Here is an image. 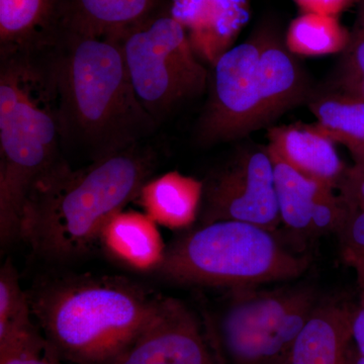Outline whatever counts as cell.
<instances>
[{
	"mask_svg": "<svg viewBox=\"0 0 364 364\" xmlns=\"http://www.w3.org/2000/svg\"><path fill=\"white\" fill-rule=\"evenodd\" d=\"M61 360L36 327L0 339V364H61Z\"/></svg>",
	"mask_w": 364,
	"mask_h": 364,
	"instance_id": "cell-23",
	"label": "cell"
},
{
	"mask_svg": "<svg viewBox=\"0 0 364 364\" xmlns=\"http://www.w3.org/2000/svg\"><path fill=\"white\" fill-rule=\"evenodd\" d=\"M352 364H364V358L359 355L355 348L353 349V354H352Z\"/></svg>",
	"mask_w": 364,
	"mask_h": 364,
	"instance_id": "cell-28",
	"label": "cell"
},
{
	"mask_svg": "<svg viewBox=\"0 0 364 364\" xmlns=\"http://www.w3.org/2000/svg\"><path fill=\"white\" fill-rule=\"evenodd\" d=\"M350 40V31L336 16L301 14L291 21L284 36L287 50L296 57L341 54Z\"/></svg>",
	"mask_w": 364,
	"mask_h": 364,
	"instance_id": "cell-20",
	"label": "cell"
},
{
	"mask_svg": "<svg viewBox=\"0 0 364 364\" xmlns=\"http://www.w3.org/2000/svg\"><path fill=\"white\" fill-rule=\"evenodd\" d=\"M47 53L63 143L97 160L138 145L157 128L136 97L116 41L66 32Z\"/></svg>",
	"mask_w": 364,
	"mask_h": 364,
	"instance_id": "cell-1",
	"label": "cell"
},
{
	"mask_svg": "<svg viewBox=\"0 0 364 364\" xmlns=\"http://www.w3.org/2000/svg\"><path fill=\"white\" fill-rule=\"evenodd\" d=\"M218 321V339L232 364H286L320 299L312 287L233 289Z\"/></svg>",
	"mask_w": 364,
	"mask_h": 364,
	"instance_id": "cell-8",
	"label": "cell"
},
{
	"mask_svg": "<svg viewBox=\"0 0 364 364\" xmlns=\"http://www.w3.org/2000/svg\"><path fill=\"white\" fill-rule=\"evenodd\" d=\"M343 259L354 270L358 287V301L352 306L351 337L354 348L364 358V258L351 253H342Z\"/></svg>",
	"mask_w": 364,
	"mask_h": 364,
	"instance_id": "cell-24",
	"label": "cell"
},
{
	"mask_svg": "<svg viewBox=\"0 0 364 364\" xmlns=\"http://www.w3.org/2000/svg\"><path fill=\"white\" fill-rule=\"evenodd\" d=\"M98 244L111 259L141 273H157L167 248L158 225L149 215L124 210L105 225Z\"/></svg>",
	"mask_w": 364,
	"mask_h": 364,
	"instance_id": "cell-15",
	"label": "cell"
},
{
	"mask_svg": "<svg viewBox=\"0 0 364 364\" xmlns=\"http://www.w3.org/2000/svg\"><path fill=\"white\" fill-rule=\"evenodd\" d=\"M65 0H0L2 57L43 54L65 32Z\"/></svg>",
	"mask_w": 364,
	"mask_h": 364,
	"instance_id": "cell-12",
	"label": "cell"
},
{
	"mask_svg": "<svg viewBox=\"0 0 364 364\" xmlns=\"http://www.w3.org/2000/svg\"><path fill=\"white\" fill-rule=\"evenodd\" d=\"M203 193V181L170 171L146 181L136 200L158 226L178 231L200 219Z\"/></svg>",
	"mask_w": 364,
	"mask_h": 364,
	"instance_id": "cell-16",
	"label": "cell"
},
{
	"mask_svg": "<svg viewBox=\"0 0 364 364\" xmlns=\"http://www.w3.org/2000/svg\"><path fill=\"white\" fill-rule=\"evenodd\" d=\"M111 364H215L196 316L182 301L160 298L143 331Z\"/></svg>",
	"mask_w": 364,
	"mask_h": 364,
	"instance_id": "cell-10",
	"label": "cell"
},
{
	"mask_svg": "<svg viewBox=\"0 0 364 364\" xmlns=\"http://www.w3.org/2000/svg\"><path fill=\"white\" fill-rule=\"evenodd\" d=\"M336 191L348 212L364 210V155L347 166Z\"/></svg>",
	"mask_w": 364,
	"mask_h": 364,
	"instance_id": "cell-25",
	"label": "cell"
},
{
	"mask_svg": "<svg viewBox=\"0 0 364 364\" xmlns=\"http://www.w3.org/2000/svg\"><path fill=\"white\" fill-rule=\"evenodd\" d=\"M269 154L282 225L296 236L313 239L314 218L318 200L334 188L299 173L270 151Z\"/></svg>",
	"mask_w": 364,
	"mask_h": 364,
	"instance_id": "cell-19",
	"label": "cell"
},
{
	"mask_svg": "<svg viewBox=\"0 0 364 364\" xmlns=\"http://www.w3.org/2000/svg\"><path fill=\"white\" fill-rule=\"evenodd\" d=\"M351 313L342 299L318 301L286 364H352Z\"/></svg>",
	"mask_w": 364,
	"mask_h": 364,
	"instance_id": "cell-14",
	"label": "cell"
},
{
	"mask_svg": "<svg viewBox=\"0 0 364 364\" xmlns=\"http://www.w3.org/2000/svg\"><path fill=\"white\" fill-rule=\"evenodd\" d=\"M328 85L364 98V0L358 2L350 40L340 54L334 78Z\"/></svg>",
	"mask_w": 364,
	"mask_h": 364,
	"instance_id": "cell-22",
	"label": "cell"
},
{
	"mask_svg": "<svg viewBox=\"0 0 364 364\" xmlns=\"http://www.w3.org/2000/svg\"><path fill=\"white\" fill-rule=\"evenodd\" d=\"M109 39L121 47L136 97L157 124L207 90L210 73L193 52L186 28L172 16L169 0Z\"/></svg>",
	"mask_w": 364,
	"mask_h": 364,
	"instance_id": "cell-7",
	"label": "cell"
},
{
	"mask_svg": "<svg viewBox=\"0 0 364 364\" xmlns=\"http://www.w3.org/2000/svg\"><path fill=\"white\" fill-rule=\"evenodd\" d=\"M198 58L212 67L231 49L251 16L250 0H169Z\"/></svg>",
	"mask_w": 364,
	"mask_h": 364,
	"instance_id": "cell-11",
	"label": "cell"
},
{
	"mask_svg": "<svg viewBox=\"0 0 364 364\" xmlns=\"http://www.w3.org/2000/svg\"><path fill=\"white\" fill-rule=\"evenodd\" d=\"M360 0H294L301 14H325L336 16L343 14L353 6H358Z\"/></svg>",
	"mask_w": 364,
	"mask_h": 364,
	"instance_id": "cell-27",
	"label": "cell"
},
{
	"mask_svg": "<svg viewBox=\"0 0 364 364\" xmlns=\"http://www.w3.org/2000/svg\"><path fill=\"white\" fill-rule=\"evenodd\" d=\"M41 55L2 57L0 67V237H21L28 200L67 164L56 92Z\"/></svg>",
	"mask_w": 364,
	"mask_h": 364,
	"instance_id": "cell-3",
	"label": "cell"
},
{
	"mask_svg": "<svg viewBox=\"0 0 364 364\" xmlns=\"http://www.w3.org/2000/svg\"><path fill=\"white\" fill-rule=\"evenodd\" d=\"M306 105L326 135L345 146L353 160L363 156L364 98L327 85L315 88Z\"/></svg>",
	"mask_w": 364,
	"mask_h": 364,
	"instance_id": "cell-18",
	"label": "cell"
},
{
	"mask_svg": "<svg viewBox=\"0 0 364 364\" xmlns=\"http://www.w3.org/2000/svg\"><path fill=\"white\" fill-rule=\"evenodd\" d=\"M32 306L21 289L16 268L9 261L0 272V339L35 327Z\"/></svg>",
	"mask_w": 364,
	"mask_h": 364,
	"instance_id": "cell-21",
	"label": "cell"
},
{
	"mask_svg": "<svg viewBox=\"0 0 364 364\" xmlns=\"http://www.w3.org/2000/svg\"><path fill=\"white\" fill-rule=\"evenodd\" d=\"M168 0H65V32L112 38L157 11Z\"/></svg>",
	"mask_w": 364,
	"mask_h": 364,
	"instance_id": "cell-17",
	"label": "cell"
},
{
	"mask_svg": "<svg viewBox=\"0 0 364 364\" xmlns=\"http://www.w3.org/2000/svg\"><path fill=\"white\" fill-rule=\"evenodd\" d=\"M309 259L289 250L274 232L238 221L198 225L167 245L157 274L188 286L252 289L296 279Z\"/></svg>",
	"mask_w": 364,
	"mask_h": 364,
	"instance_id": "cell-6",
	"label": "cell"
},
{
	"mask_svg": "<svg viewBox=\"0 0 364 364\" xmlns=\"http://www.w3.org/2000/svg\"><path fill=\"white\" fill-rule=\"evenodd\" d=\"M217 221L249 223L272 232L282 225L267 146L238 151L205 183L198 225Z\"/></svg>",
	"mask_w": 364,
	"mask_h": 364,
	"instance_id": "cell-9",
	"label": "cell"
},
{
	"mask_svg": "<svg viewBox=\"0 0 364 364\" xmlns=\"http://www.w3.org/2000/svg\"><path fill=\"white\" fill-rule=\"evenodd\" d=\"M160 298L119 277H81L46 287L31 306L61 359L111 364L149 323Z\"/></svg>",
	"mask_w": 364,
	"mask_h": 364,
	"instance_id": "cell-5",
	"label": "cell"
},
{
	"mask_svg": "<svg viewBox=\"0 0 364 364\" xmlns=\"http://www.w3.org/2000/svg\"><path fill=\"white\" fill-rule=\"evenodd\" d=\"M342 253L364 258V210L348 212L338 232Z\"/></svg>",
	"mask_w": 364,
	"mask_h": 364,
	"instance_id": "cell-26",
	"label": "cell"
},
{
	"mask_svg": "<svg viewBox=\"0 0 364 364\" xmlns=\"http://www.w3.org/2000/svg\"><path fill=\"white\" fill-rule=\"evenodd\" d=\"M138 145L71 169L68 164L33 191L21 237L40 255L65 261L85 255L98 244L105 225L149 181L152 153Z\"/></svg>",
	"mask_w": 364,
	"mask_h": 364,
	"instance_id": "cell-2",
	"label": "cell"
},
{
	"mask_svg": "<svg viewBox=\"0 0 364 364\" xmlns=\"http://www.w3.org/2000/svg\"><path fill=\"white\" fill-rule=\"evenodd\" d=\"M208 100L196 128L203 145L230 142L306 104L312 81L284 40L262 26L212 66Z\"/></svg>",
	"mask_w": 364,
	"mask_h": 364,
	"instance_id": "cell-4",
	"label": "cell"
},
{
	"mask_svg": "<svg viewBox=\"0 0 364 364\" xmlns=\"http://www.w3.org/2000/svg\"><path fill=\"white\" fill-rule=\"evenodd\" d=\"M267 140L268 150L299 173L337 189L347 166L339 156L336 143L317 124L272 127Z\"/></svg>",
	"mask_w": 364,
	"mask_h": 364,
	"instance_id": "cell-13",
	"label": "cell"
}]
</instances>
